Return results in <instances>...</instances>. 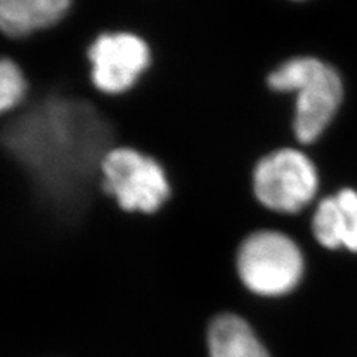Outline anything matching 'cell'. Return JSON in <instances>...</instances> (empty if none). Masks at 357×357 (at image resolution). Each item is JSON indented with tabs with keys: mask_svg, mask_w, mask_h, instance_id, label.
<instances>
[{
	"mask_svg": "<svg viewBox=\"0 0 357 357\" xmlns=\"http://www.w3.org/2000/svg\"><path fill=\"white\" fill-rule=\"evenodd\" d=\"M277 91H295L294 130L303 143L314 142L325 131L342 100V82L333 67L317 59L289 60L268 76Z\"/></svg>",
	"mask_w": 357,
	"mask_h": 357,
	"instance_id": "6da1fadb",
	"label": "cell"
},
{
	"mask_svg": "<svg viewBox=\"0 0 357 357\" xmlns=\"http://www.w3.org/2000/svg\"><path fill=\"white\" fill-rule=\"evenodd\" d=\"M238 274L255 294L277 296L292 290L303 275L304 261L298 245L274 231H259L238 250Z\"/></svg>",
	"mask_w": 357,
	"mask_h": 357,
	"instance_id": "7a4b0ae2",
	"label": "cell"
},
{
	"mask_svg": "<svg viewBox=\"0 0 357 357\" xmlns=\"http://www.w3.org/2000/svg\"><path fill=\"white\" fill-rule=\"evenodd\" d=\"M100 165L105 191L114 195L124 210L151 213L169 195V185L161 167L137 151L112 149Z\"/></svg>",
	"mask_w": 357,
	"mask_h": 357,
	"instance_id": "3957f363",
	"label": "cell"
},
{
	"mask_svg": "<svg viewBox=\"0 0 357 357\" xmlns=\"http://www.w3.org/2000/svg\"><path fill=\"white\" fill-rule=\"evenodd\" d=\"M253 189L268 208L294 213L314 197L317 173L303 152L280 149L266 155L256 165Z\"/></svg>",
	"mask_w": 357,
	"mask_h": 357,
	"instance_id": "277c9868",
	"label": "cell"
},
{
	"mask_svg": "<svg viewBox=\"0 0 357 357\" xmlns=\"http://www.w3.org/2000/svg\"><path fill=\"white\" fill-rule=\"evenodd\" d=\"M94 85L105 93L131 86L149 61L146 43L130 33L100 36L88 51Z\"/></svg>",
	"mask_w": 357,
	"mask_h": 357,
	"instance_id": "5b68a950",
	"label": "cell"
},
{
	"mask_svg": "<svg viewBox=\"0 0 357 357\" xmlns=\"http://www.w3.org/2000/svg\"><path fill=\"white\" fill-rule=\"evenodd\" d=\"M69 6V0H3L0 26L9 36H22L54 24Z\"/></svg>",
	"mask_w": 357,
	"mask_h": 357,
	"instance_id": "8992f818",
	"label": "cell"
},
{
	"mask_svg": "<svg viewBox=\"0 0 357 357\" xmlns=\"http://www.w3.org/2000/svg\"><path fill=\"white\" fill-rule=\"evenodd\" d=\"M210 357H270L252 328L234 314H222L208 329Z\"/></svg>",
	"mask_w": 357,
	"mask_h": 357,
	"instance_id": "52a82bcc",
	"label": "cell"
},
{
	"mask_svg": "<svg viewBox=\"0 0 357 357\" xmlns=\"http://www.w3.org/2000/svg\"><path fill=\"white\" fill-rule=\"evenodd\" d=\"M312 232L316 240L325 248H342L341 211L337 197H328L317 206L314 218H312Z\"/></svg>",
	"mask_w": 357,
	"mask_h": 357,
	"instance_id": "ba28073f",
	"label": "cell"
},
{
	"mask_svg": "<svg viewBox=\"0 0 357 357\" xmlns=\"http://www.w3.org/2000/svg\"><path fill=\"white\" fill-rule=\"evenodd\" d=\"M26 91V81L18 66L9 59L0 63V109H13Z\"/></svg>",
	"mask_w": 357,
	"mask_h": 357,
	"instance_id": "9c48e42d",
	"label": "cell"
},
{
	"mask_svg": "<svg viewBox=\"0 0 357 357\" xmlns=\"http://www.w3.org/2000/svg\"><path fill=\"white\" fill-rule=\"evenodd\" d=\"M335 197L341 211L342 248L357 252V192L353 189H342Z\"/></svg>",
	"mask_w": 357,
	"mask_h": 357,
	"instance_id": "30bf717a",
	"label": "cell"
}]
</instances>
